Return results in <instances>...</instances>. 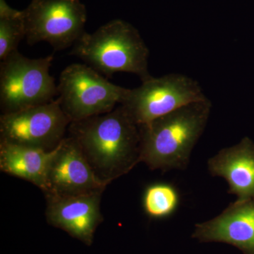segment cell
<instances>
[{
	"mask_svg": "<svg viewBox=\"0 0 254 254\" xmlns=\"http://www.w3.org/2000/svg\"><path fill=\"white\" fill-rule=\"evenodd\" d=\"M68 130L95 175L108 185L141 163L139 127L121 105L110 113L71 122Z\"/></svg>",
	"mask_w": 254,
	"mask_h": 254,
	"instance_id": "cell-1",
	"label": "cell"
},
{
	"mask_svg": "<svg viewBox=\"0 0 254 254\" xmlns=\"http://www.w3.org/2000/svg\"><path fill=\"white\" fill-rule=\"evenodd\" d=\"M211 108L208 98L139 127L141 163L152 170H186L207 126Z\"/></svg>",
	"mask_w": 254,
	"mask_h": 254,
	"instance_id": "cell-2",
	"label": "cell"
},
{
	"mask_svg": "<svg viewBox=\"0 0 254 254\" xmlns=\"http://www.w3.org/2000/svg\"><path fill=\"white\" fill-rule=\"evenodd\" d=\"M149 53L134 26L115 19L93 33L85 32L69 54L108 77L115 73H131L143 82L153 77L148 71Z\"/></svg>",
	"mask_w": 254,
	"mask_h": 254,
	"instance_id": "cell-3",
	"label": "cell"
},
{
	"mask_svg": "<svg viewBox=\"0 0 254 254\" xmlns=\"http://www.w3.org/2000/svg\"><path fill=\"white\" fill-rule=\"evenodd\" d=\"M53 55L30 59L17 51L0 63V107L7 114L54 100L58 85L50 74Z\"/></svg>",
	"mask_w": 254,
	"mask_h": 254,
	"instance_id": "cell-4",
	"label": "cell"
},
{
	"mask_svg": "<svg viewBox=\"0 0 254 254\" xmlns=\"http://www.w3.org/2000/svg\"><path fill=\"white\" fill-rule=\"evenodd\" d=\"M60 106L71 122L103 115L121 104L127 88L114 84L86 64L62 71L58 85Z\"/></svg>",
	"mask_w": 254,
	"mask_h": 254,
	"instance_id": "cell-5",
	"label": "cell"
},
{
	"mask_svg": "<svg viewBox=\"0 0 254 254\" xmlns=\"http://www.w3.org/2000/svg\"><path fill=\"white\" fill-rule=\"evenodd\" d=\"M206 99L195 80L182 73H172L151 77L133 89L127 88L120 105L141 127L185 105Z\"/></svg>",
	"mask_w": 254,
	"mask_h": 254,
	"instance_id": "cell-6",
	"label": "cell"
},
{
	"mask_svg": "<svg viewBox=\"0 0 254 254\" xmlns=\"http://www.w3.org/2000/svg\"><path fill=\"white\" fill-rule=\"evenodd\" d=\"M23 13L30 46L47 42L55 50L66 49L86 32V8L80 0H33Z\"/></svg>",
	"mask_w": 254,
	"mask_h": 254,
	"instance_id": "cell-7",
	"label": "cell"
},
{
	"mask_svg": "<svg viewBox=\"0 0 254 254\" xmlns=\"http://www.w3.org/2000/svg\"><path fill=\"white\" fill-rule=\"evenodd\" d=\"M71 120L58 99L0 117L1 141L45 150L55 149L65 138Z\"/></svg>",
	"mask_w": 254,
	"mask_h": 254,
	"instance_id": "cell-8",
	"label": "cell"
},
{
	"mask_svg": "<svg viewBox=\"0 0 254 254\" xmlns=\"http://www.w3.org/2000/svg\"><path fill=\"white\" fill-rule=\"evenodd\" d=\"M108 185L95 175L75 140L65 137L55 148L44 192L46 196L103 192Z\"/></svg>",
	"mask_w": 254,
	"mask_h": 254,
	"instance_id": "cell-9",
	"label": "cell"
},
{
	"mask_svg": "<svg viewBox=\"0 0 254 254\" xmlns=\"http://www.w3.org/2000/svg\"><path fill=\"white\" fill-rule=\"evenodd\" d=\"M192 237L200 242H221L254 254V200L230 203L220 215L195 225Z\"/></svg>",
	"mask_w": 254,
	"mask_h": 254,
	"instance_id": "cell-10",
	"label": "cell"
},
{
	"mask_svg": "<svg viewBox=\"0 0 254 254\" xmlns=\"http://www.w3.org/2000/svg\"><path fill=\"white\" fill-rule=\"evenodd\" d=\"M102 193L46 197L48 221L78 238L89 241L102 220Z\"/></svg>",
	"mask_w": 254,
	"mask_h": 254,
	"instance_id": "cell-11",
	"label": "cell"
},
{
	"mask_svg": "<svg viewBox=\"0 0 254 254\" xmlns=\"http://www.w3.org/2000/svg\"><path fill=\"white\" fill-rule=\"evenodd\" d=\"M208 169L212 176L225 180L237 200H254V143L249 137L220 150L208 160Z\"/></svg>",
	"mask_w": 254,
	"mask_h": 254,
	"instance_id": "cell-12",
	"label": "cell"
},
{
	"mask_svg": "<svg viewBox=\"0 0 254 254\" xmlns=\"http://www.w3.org/2000/svg\"><path fill=\"white\" fill-rule=\"evenodd\" d=\"M55 148L45 150L1 141L0 170L11 176L31 182L44 193Z\"/></svg>",
	"mask_w": 254,
	"mask_h": 254,
	"instance_id": "cell-13",
	"label": "cell"
},
{
	"mask_svg": "<svg viewBox=\"0 0 254 254\" xmlns=\"http://www.w3.org/2000/svg\"><path fill=\"white\" fill-rule=\"evenodd\" d=\"M180 195L176 187L166 182H157L145 188L142 204L150 218L165 219L172 216L178 209Z\"/></svg>",
	"mask_w": 254,
	"mask_h": 254,
	"instance_id": "cell-14",
	"label": "cell"
},
{
	"mask_svg": "<svg viewBox=\"0 0 254 254\" xmlns=\"http://www.w3.org/2000/svg\"><path fill=\"white\" fill-rule=\"evenodd\" d=\"M25 38L23 11L11 17L0 18V60L17 51L20 42Z\"/></svg>",
	"mask_w": 254,
	"mask_h": 254,
	"instance_id": "cell-15",
	"label": "cell"
}]
</instances>
